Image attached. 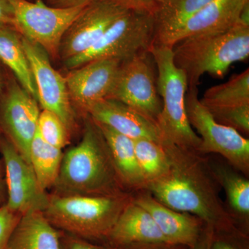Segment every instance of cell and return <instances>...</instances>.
<instances>
[{
  "instance_id": "obj_29",
  "label": "cell",
  "mask_w": 249,
  "mask_h": 249,
  "mask_svg": "<svg viewBox=\"0 0 249 249\" xmlns=\"http://www.w3.org/2000/svg\"><path fill=\"white\" fill-rule=\"evenodd\" d=\"M20 216L11 211L6 205L0 207V249H6L10 236Z\"/></svg>"
},
{
  "instance_id": "obj_12",
  "label": "cell",
  "mask_w": 249,
  "mask_h": 249,
  "mask_svg": "<svg viewBox=\"0 0 249 249\" xmlns=\"http://www.w3.org/2000/svg\"><path fill=\"white\" fill-rule=\"evenodd\" d=\"M0 150L6 170L7 207L20 215L29 211L44 212L49 196L40 188L30 163L8 139L0 140Z\"/></svg>"
},
{
  "instance_id": "obj_14",
  "label": "cell",
  "mask_w": 249,
  "mask_h": 249,
  "mask_svg": "<svg viewBox=\"0 0 249 249\" xmlns=\"http://www.w3.org/2000/svg\"><path fill=\"white\" fill-rule=\"evenodd\" d=\"M121 62L101 59L70 70L65 78L72 105L87 113L93 104L107 98Z\"/></svg>"
},
{
  "instance_id": "obj_34",
  "label": "cell",
  "mask_w": 249,
  "mask_h": 249,
  "mask_svg": "<svg viewBox=\"0 0 249 249\" xmlns=\"http://www.w3.org/2000/svg\"><path fill=\"white\" fill-rule=\"evenodd\" d=\"M91 1L93 0H49L51 6L60 8L83 6L89 4Z\"/></svg>"
},
{
  "instance_id": "obj_13",
  "label": "cell",
  "mask_w": 249,
  "mask_h": 249,
  "mask_svg": "<svg viewBox=\"0 0 249 249\" xmlns=\"http://www.w3.org/2000/svg\"><path fill=\"white\" fill-rule=\"evenodd\" d=\"M127 11L109 0L91 1L62 37L59 58L64 62L83 53Z\"/></svg>"
},
{
  "instance_id": "obj_1",
  "label": "cell",
  "mask_w": 249,
  "mask_h": 249,
  "mask_svg": "<svg viewBox=\"0 0 249 249\" xmlns=\"http://www.w3.org/2000/svg\"><path fill=\"white\" fill-rule=\"evenodd\" d=\"M169 159V168L147 183L155 199L178 212L191 213L204 221L208 227L227 231L231 222L219 204L208 178L191 151L184 150L163 137L160 141Z\"/></svg>"
},
{
  "instance_id": "obj_21",
  "label": "cell",
  "mask_w": 249,
  "mask_h": 249,
  "mask_svg": "<svg viewBox=\"0 0 249 249\" xmlns=\"http://www.w3.org/2000/svg\"><path fill=\"white\" fill-rule=\"evenodd\" d=\"M212 0H163L155 14L152 45L169 47L178 28Z\"/></svg>"
},
{
  "instance_id": "obj_26",
  "label": "cell",
  "mask_w": 249,
  "mask_h": 249,
  "mask_svg": "<svg viewBox=\"0 0 249 249\" xmlns=\"http://www.w3.org/2000/svg\"><path fill=\"white\" fill-rule=\"evenodd\" d=\"M221 182L227 193L229 204L237 213L243 215L249 213V181L227 170L219 171Z\"/></svg>"
},
{
  "instance_id": "obj_18",
  "label": "cell",
  "mask_w": 249,
  "mask_h": 249,
  "mask_svg": "<svg viewBox=\"0 0 249 249\" xmlns=\"http://www.w3.org/2000/svg\"><path fill=\"white\" fill-rule=\"evenodd\" d=\"M247 0H212L187 19L170 41L173 48L179 41L191 36L221 30L234 25L240 20Z\"/></svg>"
},
{
  "instance_id": "obj_32",
  "label": "cell",
  "mask_w": 249,
  "mask_h": 249,
  "mask_svg": "<svg viewBox=\"0 0 249 249\" xmlns=\"http://www.w3.org/2000/svg\"><path fill=\"white\" fill-rule=\"evenodd\" d=\"M13 10L9 0H0V26L13 27Z\"/></svg>"
},
{
  "instance_id": "obj_3",
  "label": "cell",
  "mask_w": 249,
  "mask_h": 249,
  "mask_svg": "<svg viewBox=\"0 0 249 249\" xmlns=\"http://www.w3.org/2000/svg\"><path fill=\"white\" fill-rule=\"evenodd\" d=\"M107 145L96 124H87L81 141L63 154L55 185L63 195L109 196L116 172Z\"/></svg>"
},
{
  "instance_id": "obj_7",
  "label": "cell",
  "mask_w": 249,
  "mask_h": 249,
  "mask_svg": "<svg viewBox=\"0 0 249 249\" xmlns=\"http://www.w3.org/2000/svg\"><path fill=\"white\" fill-rule=\"evenodd\" d=\"M9 1L13 10V28L53 59L59 58L62 37L88 5L60 8L49 6L42 0Z\"/></svg>"
},
{
  "instance_id": "obj_35",
  "label": "cell",
  "mask_w": 249,
  "mask_h": 249,
  "mask_svg": "<svg viewBox=\"0 0 249 249\" xmlns=\"http://www.w3.org/2000/svg\"><path fill=\"white\" fill-rule=\"evenodd\" d=\"M211 249H235L230 244L222 240H214L211 245Z\"/></svg>"
},
{
  "instance_id": "obj_17",
  "label": "cell",
  "mask_w": 249,
  "mask_h": 249,
  "mask_svg": "<svg viewBox=\"0 0 249 249\" xmlns=\"http://www.w3.org/2000/svg\"><path fill=\"white\" fill-rule=\"evenodd\" d=\"M134 202L150 214L168 245L195 248L201 237L196 218L170 209L150 196H140Z\"/></svg>"
},
{
  "instance_id": "obj_24",
  "label": "cell",
  "mask_w": 249,
  "mask_h": 249,
  "mask_svg": "<svg viewBox=\"0 0 249 249\" xmlns=\"http://www.w3.org/2000/svg\"><path fill=\"white\" fill-rule=\"evenodd\" d=\"M200 101L209 109L249 104V69L223 84L211 87L205 91Z\"/></svg>"
},
{
  "instance_id": "obj_28",
  "label": "cell",
  "mask_w": 249,
  "mask_h": 249,
  "mask_svg": "<svg viewBox=\"0 0 249 249\" xmlns=\"http://www.w3.org/2000/svg\"><path fill=\"white\" fill-rule=\"evenodd\" d=\"M209 110L219 124L232 127L240 133L249 134V104Z\"/></svg>"
},
{
  "instance_id": "obj_20",
  "label": "cell",
  "mask_w": 249,
  "mask_h": 249,
  "mask_svg": "<svg viewBox=\"0 0 249 249\" xmlns=\"http://www.w3.org/2000/svg\"><path fill=\"white\" fill-rule=\"evenodd\" d=\"M102 134L117 175L133 186L146 185L136 157L134 141L104 124L94 122Z\"/></svg>"
},
{
  "instance_id": "obj_37",
  "label": "cell",
  "mask_w": 249,
  "mask_h": 249,
  "mask_svg": "<svg viewBox=\"0 0 249 249\" xmlns=\"http://www.w3.org/2000/svg\"><path fill=\"white\" fill-rule=\"evenodd\" d=\"M157 2H158V4H160V3H161L162 1H163V0H157Z\"/></svg>"
},
{
  "instance_id": "obj_5",
  "label": "cell",
  "mask_w": 249,
  "mask_h": 249,
  "mask_svg": "<svg viewBox=\"0 0 249 249\" xmlns=\"http://www.w3.org/2000/svg\"><path fill=\"white\" fill-rule=\"evenodd\" d=\"M157 67V90L162 109L157 127L162 135L184 150L199 152L201 139L188 121L186 109L188 81L184 72L173 60V48L152 45L148 50Z\"/></svg>"
},
{
  "instance_id": "obj_8",
  "label": "cell",
  "mask_w": 249,
  "mask_h": 249,
  "mask_svg": "<svg viewBox=\"0 0 249 249\" xmlns=\"http://www.w3.org/2000/svg\"><path fill=\"white\" fill-rule=\"evenodd\" d=\"M186 109L190 124L201 139L199 152L219 154L237 169L248 173L249 139L214 119L211 111L201 103L197 88L188 89Z\"/></svg>"
},
{
  "instance_id": "obj_4",
  "label": "cell",
  "mask_w": 249,
  "mask_h": 249,
  "mask_svg": "<svg viewBox=\"0 0 249 249\" xmlns=\"http://www.w3.org/2000/svg\"><path fill=\"white\" fill-rule=\"evenodd\" d=\"M125 199L119 196L55 195L49 196L44 211L57 229L87 240H107Z\"/></svg>"
},
{
  "instance_id": "obj_31",
  "label": "cell",
  "mask_w": 249,
  "mask_h": 249,
  "mask_svg": "<svg viewBox=\"0 0 249 249\" xmlns=\"http://www.w3.org/2000/svg\"><path fill=\"white\" fill-rule=\"evenodd\" d=\"M70 235L71 236L67 237L64 242H62L61 240V249H118L111 246L105 247V246L93 245L85 239L80 238L74 235Z\"/></svg>"
},
{
  "instance_id": "obj_38",
  "label": "cell",
  "mask_w": 249,
  "mask_h": 249,
  "mask_svg": "<svg viewBox=\"0 0 249 249\" xmlns=\"http://www.w3.org/2000/svg\"><path fill=\"white\" fill-rule=\"evenodd\" d=\"M0 188H1V178H0Z\"/></svg>"
},
{
  "instance_id": "obj_19",
  "label": "cell",
  "mask_w": 249,
  "mask_h": 249,
  "mask_svg": "<svg viewBox=\"0 0 249 249\" xmlns=\"http://www.w3.org/2000/svg\"><path fill=\"white\" fill-rule=\"evenodd\" d=\"M61 236L42 211L22 214L6 249H61Z\"/></svg>"
},
{
  "instance_id": "obj_33",
  "label": "cell",
  "mask_w": 249,
  "mask_h": 249,
  "mask_svg": "<svg viewBox=\"0 0 249 249\" xmlns=\"http://www.w3.org/2000/svg\"><path fill=\"white\" fill-rule=\"evenodd\" d=\"M214 238V231L213 229L208 227L207 230L205 232L204 235H201L197 244L193 249H211Z\"/></svg>"
},
{
  "instance_id": "obj_6",
  "label": "cell",
  "mask_w": 249,
  "mask_h": 249,
  "mask_svg": "<svg viewBox=\"0 0 249 249\" xmlns=\"http://www.w3.org/2000/svg\"><path fill=\"white\" fill-rule=\"evenodd\" d=\"M154 33L155 15L127 11L90 48L64 62V65L70 71L101 59L124 61L137 54L148 52L153 42Z\"/></svg>"
},
{
  "instance_id": "obj_36",
  "label": "cell",
  "mask_w": 249,
  "mask_h": 249,
  "mask_svg": "<svg viewBox=\"0 0 249 249\" xmlns=\"http://www.w3.org/2000/svg\"><path fill=\"white\" fill-rule=\"evenodd\" d=\"M5 83H6V80L4 79L2 73L0 71V95L2 92L3 89H4Z\"/></svg>"
},
{
  "instance_id": "obj_15",
  "label": "cell",
  "mask_w": 249,
  "mask_h": 249,
  "mask_svg": "<svg viewBox=\"0 0 249 249\" xmlns=\"http://www.w3.org/2000/svg\"><path fill=\"white\" fill-rule=\"evenodd\" d=\"M91 120L104 124L128 138L160 142L163 138L157 124L115 100H101L88 109Z\"/></svg>"
},
{
  "instance_id": "obj_11",
  "label": "cell",
  "mask_w": 249,
  "mask_h": 249,
  "mask_svg": "<svg viewBox=\"0 0 249 249\" xmlns=\"http://www.w3.org/2000/svg\"><path fill=\"white\" fill-rule=\"evenodd\" d=\"M22 40L35 82L37 102L43 109L56 114L71 132L76 125V116L66 78L53 68L43 49L22 36Z\"/></svg>"
},
{
  "instance_id": "obj_16",
  "label": "cell",
  "mask_w": 249,
  "mask_h": 249,
  "mask_svg": "<svg viewBox=\"0 0 249 249\" xmlns=\"http://www.w3.org/2000/svg\"><path fill=\"white\" fill-rule=\"evenodd\" d=\"M107 240L111 247L118 249L140 245H168L150 214L134 202L126 205Z\"/></svg>"
},
{
  "instance_id": "obj_27",
  "label": "cell",
  "mask_w": 249,
  "mask_h": 249,
  "mask_svg": "<svg viewBox=\"0 0 249 249\" xmlns=\"http://www.w3.org/2000/svg\"><path fill=\"white\" fill-rule=\"evenodd\" d=\"M37 133L45 142L59 149L64 148L70 141V131L61 119L52 111H40Z\"/></svg>"
},
{
  "instance_id": "obj_9",
  "label": "cell",
  "mask_w": 249,
  "mask_h": 249,
  "mask_svg": "<svg viewBox=\"0 0 249 249\" xmlns=\"http://www.w3.org/2000/svg\"><path fill=\"white\" fill-rule=\"evenodd\" d=\"M148 55L142 52L121 62L106 98L124 103L156 124L162 102Z\"/></svg>"
},
{
  "instance_id": "obj_10",
  "label": "cell",
  "mask_w": 249,
  "mask_h": 249,
  "mask_svg": "<svg viewBox=\"0 0 249 249\" xmlns=\"http://www.w3.org/2000/svg\"><path fill=\"white\" fill-rule=\"evenodd\" d=\"M40 113L37 100L16 79L6 80L0 95V125L7 139L28 163L31 144L37 133Z\"/></svg>"
},
{
  "instance_id": "obj_23",
  "label": "cell",
  "mask_w": 249,
  "mask_h": 249,
  "mask_svg": "<svg viewBox=\"0 0 249 249\" xmlns=\"http://www.w3.org/2000/svg\"><path fill=\"white\" fill-rule=\"evenodd\" d=\"M62 157L61 149L49 145L36 133L29 150V163L43 191L56 182Z\"/></svg>"
},
{
  "instance_id": "obj_30",
  "label": "cell",
  "mask_w": 249,
  "mask_h": 249,
  "mask_svg": "<svg viewBox=\"0 0 249 249\" xmlns=\"http://www.w3.org/2000/svg\"><path fill=\"white\" fill-rule=\"evenodd\" d=\"M127 11H140L155 15L158 2L157 0H109Z\"/></svg>"
},
{
  "instance_id": "obj_22",
  "label": "cell",
  "mask_w": 249,
  "mask_h": 249,
  "mask_svg": "<svg viewBox=\"0 0 249 249\" xmlns=\"http://www.w3.org/2000/svg\"><path fill=\"white\" fill-rule=\"evenodd\" d=\"M0 62L14 73L18 83L37 100L35 82L22 36L10 26H0Z\"/></svg>"
},
{
  "instance_id": "obj_39",
  "label": "cell",
  "mask_w": 249,
  "mask_h": 249,
  "mask_svg": "<svg viewBox=\"0 0 249 249\" xmlns=\"http://www.w3.org/2000/svg\"><path fill=\"white\" fill-rule=\"evenodd\" d=\"M247 1H249V0H247Z\"/></svg>"
},
{
  "instance_id": "obj_25",
  "label": "cell",
  "mask_w": 249,
  "mask_h": 249,
  "mask_svg": "<svg viewBox=\"0 0 249 249\" xmlns=\"http://www.w3.org/2000/svg\"><path fill=\"white\" fill-rule=\"evenodd\" d=\"M134 148L139 168L146 184L163 175L169 168V159L160 142L139 139L134 141Z\"/></svg>"
},
{
  "instance_id": "obj_2",
  "label": "cell",
  "mask_w": 249,
  "mask_h": 249,
  "mask_svg": "<svg viewBox=\"0 0 249 249\" xmlns=\"http://www.w3.org/2000/svg\"><path fill=\"white\" fill-rule=\"evenodd\" d=\"M175 65L186 74L188 89L197 88L201 76L222 78L235 62L249 56V24L191 36L173 47Z\"/></svg>"
}]
</instances>
